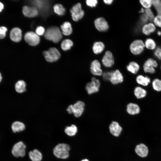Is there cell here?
Returning a JSON list of instances; mask_svg holds the SVG:
<instances>
[{"mask_svg": "<svg viewBox=\"0 0 161 161\" xmlns=\"http://www.w3.org/2000/svg\"><path fill=\"white\" fill-rule=\"evenodd\" d=\"M45 38L55 43H57L62 38V35L60 29L57 27H52L48 28L45 32Z\"/></svg>", "mask_w": 161, "mask_h": 161, "instance_id": "1", "label": "cell"}, {"mask_svg": "<svg viewBox=\"0 0 161 161\" xmlns=\"http://www.w3.org/2000/svg\"><path fill=\"white\" fill-rule=\"evenodd\" d=\"M70 147L68 144L59 143L54 148L53 153L57 157L61 159H66L69 156Z\"/></svg>", "mask_w": 161, "mask_h": 161, "instance_id": "2", "label": "cell"}, {"mask_svg": "<svg viewBox=\"0 0 161 161\" xmlns=\"http://www.w3.org/2000/svg\"><path fill=\"white\" fill-rule=\"evenodd\" d=\"M85 106L83 102L79 100L74 104L69 105L66 110L68 113L73 114L75 117L78 118L83 114L85 110Z\"/></svg>", "mask_w": 161, "mask_h": 161, "instance_id": "3", "label": "cell"}, {"mask_svg": "<svg viewBox=\"0 0 161 161\" xmlns=\"http://www.w3.org/2000/svg\"><path fill=\"white\" fill-rule=\"evenodd\" d=\"M145 48L144 41L140 39L134 40L131 43L129 46L131 52L133 54L136 55L142 54Z\"/></svg>", "mask_w": 161, "mask_h": 161, "instance_id": "4", "label": "cell"}, {"mask_svg": "<svg viewBox=\"0 0 161 161\" xmlns=\"http://www.w3.org/2000/svg\"><path fill=\"white\" fill-rule=\"evenodd\" d=\"M100 86L99 80L95 77H93L91 79V81L86 83L85 88L87 93L91 95L98 92Z\"/></svg>", "mask_w": 161, "mask_h": 161, "instance_id": "5", "label": "cell"}, {"mask_svg": "<svg viewBox=\"0 0 161 161\" xmlns=\"http://www.w3.org/2000/svg\"><path fill=\"white\" fill-rule=\"evenodd\" d=\"M45 60L48 62H53L58 61L61 57V54L55 47H52L43 52Z\"/></svg>", "mask_w": 161, "mask_h": 161, "instance_id": "6", "label": "cell"}, {"mask_svg": "<svg viewBox=\"0 0 161 161\" xmlns=\"http://www.w3.org/2000/svg\"><path fill=\"white\" fill-rule=\"evenodd\" d=\"M158 65L156 60L152 58H149L145 61L143 64V71L146 73L153 74L156 72V68Z\"/></svg>", "mask_w": 161, "mask_h": 161, "instance_id": "7", "label": "cell"}, {"mask_svg": "<svg viewBox=\"0 0 161 161\" xmlns=\"http://www.w3.org/2000/svg\"><path fill=\"white\" fill-rule=\"evenodd\" d=\"M26 146L22 141H19L13 146L12 150V154L16 157H24L26 153Z\"/></svg>", "mask_w": 161, "mask_h": 161, "instance_id": "8", "label": "cell"}, {"mask_svg": "<svg viewBox=\"0 0 161 161\" xmlns=\"http://www.w3.org/2000/svg\"><path fill=\"white\" fill-rule=\"evenodd\" d=\"M72 20L77 21L82 19L84 15V12L82 9L81 4L78 3L74 5L70 10Z\"/></svg>", "mask_w": 161, "mask_h": 161, "instance_id": "9", "label": "cell"}, {"mask_svg": "<svg viewBox=\"0 0 161 161\" xmlns=\"http://www.w3.org/2000/svg\"><path fill=\"white\" fill-rule=\"evenodd\" d=\"M24 38L25 41L31 46L37 45L40 41L39 36L33 32H28L26 33L24 35Z\"/></svg>", "mask_w": 161, "mask_h": 161, "instance_id": "10", "label": "cell"}, {"mask_svg": "<svg viewBox=\"0 0 161 161\" xmlns=\"http://www.w3.org/2000/svg\"><path fill=\"white\" fill-rule=\"evenodd\" d=\"M109 129L110 133L113 136L118 137L120 135L123 128L117 121L113 120L109 126Z\"/></svg>", "mask_w": 161, "mask_h": 161, "instance_id": "11", "label": "cell"}, {"mask_svg": "<svg viewBox=\"0 0 161 161\" xmlns=\"http://www.w3.org/2000/svg\"><path fill=\"white\" fill-rule=\"evenodd\" d=\"M134 152L138 157L141 158L146 157L149 153V149L148 146L143 143L137 144L134 148Z\"/></svg>", "mask_w": 161, "mask_h": 161, "instance_id": "12", "label": "cell"}, {"mask_svg": "<svg viewBox=\"0 0 161 161\" xmlns=\"http://www.w3.org/2000/svg\"><path fill=\"white\" fill-rule=\"evenodd\" d=\"M124 80L123 74L118 69L112 71V72L109 81L112 84L117 85L122 83Z\"/></svg>", "mask_w": 161, "mask_h": 161, "instance_id": "13", "label": "cell"}, {"mask_svg": "<svg viewBox=\"0 0 161 161\" xmlns=\"http://www.w3.org/2000/svg\"><path fill=\"white\" fill-rule=\"evenodd\" d=\"M90 71L92 75L95 76H102L103 73L100 62L97 60L92 61L90 64Z\"/></svg>", "mask_w": 161, "mask_h": 161, "instance_id": "14", "label": "cell"}, {"mask_svg": "<svg viewBox=\"0 0 161 161\" xmlns=\"http://www.w3.org/2000/svg\"><path fill=\"white\" fill-rule=\"evenodd\" d=\"M94 24L96 29L100 32H105L109 29L108 23L103 17H99L95 19L94 21Z\"/></svg>", "mask_w": 161, "mask_h": 161, "instance_id": "15", "label": "cell"}, {"mask_svg": "<svg viewBox=\"0 0 161 161\" xmlns=\"http://www.w3.org/2000/svg\"><path fill=\"white\" fill-rule=\"evenodd\" d=\"M103 65L105 67L110 68L112 67L114 64V61L112 53L109 51H106L102 59Z\"/></svg>", "mask_w": 161, "mask_h": 161, "instance_id": "16", "label": "cell"}, {"mask_svg": "<svg viewBox=\"0 0 161 161\" xmlns=\"http://www.w3.org/2000/svg\"><path fill=\"white\" fill-rule=\"evenodd\" d=\"M22 13L25 16L29 18H32L38 15V11L37 8L35 6H25L23 7Z\"/></svg>", "mask_w": 161, "mask_h": 161, "instance_id": "17", "label": "cell"}, {"mask_svg": "<svg viewBox=\"0 0 161 161\" xmlns=\"http://www.w3.org/2000/svg\"><path fill=\"white\" fill-rule=\"evenodd\" d=\"M126 111L128 114L133 116L139 114L140 112L141 109L137 104L130 102L126 106Z\"/></svg>", "mask_w": 161, "mask_h": 161, "instance_id": "18", "label": "cell"}, {"mask_svg": "<svg viewBox=\"0 0 161 161\" xmlns=\"http://www.w3.org/2000/svg\"><path fill=\"white\" fill-rule=\"evenodd\" d=\"M156 27L153 22H150L143 25L141 31L144 35L148 36L155 31Z\"/></svg>", "mask_w": 161, "mask_h": 161, "instance_id": "19", "label": "cell"}, {"mask_svg": "<svg viewBox=\"0 0 161 161\" xmlns=\"http://www.w3.org/2000/svg\"><path fill=\"white\" fill-rule=\"evenodd\" d=\"M10 39L15 42H18L22 38V32L18 27L13 28L10 31Z\"/></svg>", "mask_w": 161, "mask_h": 161, "instance_id": "20", "label": "cell"}, {"mask_svg": "<svg viewBox=\"0 0 161 161\" xmlns=\"http://www.w3.org/2000/svg\"><path fill=\"white\" fill-rule=\"evenodd\" d=\"M136 83L141 86H147L151 83L150 78L147 76L142 74L138 75L136 78Z\"/></svg>", "mask_w": 161, "mask_h": 161, "instance_id": "21", "label": "cell"}, {"mask_svg": "<svg viewBox=\"0 0 161 161\" xmlns=\"http://www.w3.org/2000/svg\"><path fill=\"white\" fill-rule=\"evenodd\" d=\"M134 94L135 97L138 99H141L145 98L147 95V90L142 86H136L134 90Z\"/></svg>", "mask_w": 161, "mask_h": 161, "instance_id": "22", "label": "cell"}, {"mask_svg": "<svg viewBox=\"0 0 161 161\" xmlns=\"http://www.w3.org/2000/svg\"><path fill=\"white\" fill-rule=\"evenodd\" d=\"M127 70L133 74H136L140 70V66L139 64L134 61L130 62L126 66Z\"/></svg>", "mask_w": 161, "mask_h": 161, "instance_id": "23", "label": "cell"}, {"mask_svg": "<svg viewBox=\"0 0 161 161\" xmlns=\"http://www.w3.org/2000/svg\"><path fill=\"white\" fill-rule=\"evenodd\" d=\"M11 128L12 131L14 133L24 131L25 128L24 124L22 122L16 121L12 124Z\"/></svg>", "mask_w": 161, "mask_h": 161, "instance_id": "24", "label": "cell"}, {"mask_svg": "<svg viewBox=\"0 0 161 161\" xmlns=\"http://www.w3.org/2000/svg\"><path fill=\"white\" fill-rule=\"evenodd\" d=\"M29 156L32 161H41L42 158L41 153L37 149L30 151L29 153Z\"/></svg>", "mask_w": 161, "mask_h": 161, "instance_id": "25", "label": "cell"}, {"mask_svg": "<svg viewBox=\"0 0 161 161\" xmlns=\"http://www.w3.org/2000/svg\"><path fill=\"white\" fill-rule=\"evenodd\" d=\"M78 131V128L77 126L73 124L66 127L64 130L65 133L70 137L75 136L77 134Z\"/></svg>", "mask_w": 161, "mask_h": 161, "instance_id": "26", "label": "cell"}, {"mask_svg": "<svg viewBox=\"0 0 161 161\" xmlns=\"http://www.w3.org/2000/svg\"><path fill=\"white\" fill-rule=\"evenodd\" d=\"M62 33L65 35H70L72 32V29L71 24L69 22H65L61 26Z\"/></svg>", "mask_w": 161, "mask_h": 161, "instance_id": "27", "label": "cell"}, {"mask_svg": "<svg viewBox=\"0 0 161 161\" xmlns=\"http://www.w3.org/2000/svg\"><path fill=\"white\" fill-rule=\"evenodd\" d=\"M26 84L23 80H20L18 81L15 85V89L18 93H23L26 91Z\"/></svg>", "mask_w": 161, "mask_h": 161, "instance_id": "28", "label": "cell"}, {"mask_svg": "<svg viewBox=\"0 0 161 161\" xmlns=\"http://www.w3.org/2000/svg\"><path fill=\"white\" fill-rule=\"evenodd\" d=\"M144 42L145 48L148 50H154L157 47L156 42L152 38H148Z\"/></svg>", "mask_w": 161, "mask_h": 161, "instance_id": "29", "label": "cell"}, {"mask_svg": "<svg viewBox=\"0 0 161 161\" xmlns=\"http://www.w3.org/2000/svg\"><path fill=\"white\" fill-rule=\"evenodd\" d=\"M105 46L103 43L101 41L95 42L92 47V50L96 54L101 53L104 50Z\"/></svg>", "mask_w": 161, "mask_h": 161, "instance_id": "30", "label": "cell"}, {"mask_svg": "<svg viewBox=\"0 0 161 161\" xmlns=\"http://www.w3.org/2000/svg\"><path fill=\"white\" fill-rule=\"evenodd\" d=\"M151 86L154 91L161 92V79L157 78L154 79L151 82Z\"/></svg>", "mask_w": 161, "mask_h": 161, "instance_id": "31", "label": "cell"}, {"mask_svg": "<svg viewBox=\"0 0 161 161\" xmlns=\"http://www.w3.org/2000/svg\"><path fill=\"white\" fill-rule=\"evenodd\" d=\"M73 45V42L69 39H66L63 41L61 43V47L64 51L69 49Z\"/></svg>", "mask_w": 161, "mask_h": 161, "instance_id": "32", "label": "cell"}, {"mask_svg": "<svg viewBox=\"0 0 161 161\" xmlns=\"http://www.w3.org/2000/svg\"><path fill=\"white\" fill-rule=\"evenodd\" d=\"M54 12L59 16H62L64 14L65 12V9L63 6L61 4H57L53 7Z\"/></svg>", "mask_w": 161, "mask_h": 161, "instance_id": "33", "label": "cell"}, {"mask_svg": "<svg viewBox=\"0 0 161 161\" xmlns=\"http://www.w3.org/2000/svg\"><path fill=\"white\" fill-rule=\"evenodd\" d=\"M47 1L42 0H35L32 1V4L38 9L41 10L46 7L47 4Z\"/></svg>", "mask_w": 161, "mask_h": 161, "instance_id": "34", "label": "cell"}, {"mask_svg": "<svg viewBox=\"0 0 161 161\" xmlns=\"http://www.w3.org/2000/svg\"><path fill=\"white\" fill-rule=\"evenodd\" d=\"M139 2L142 7L145 9L151 8L153 5L151 0H140Z\"/></svg>", "mask_w": 161, "mask_h": 161, "instance_id": "35", "label": "cell"}, {"mask_svg": "<svg viewBox=\"0 0 161 161\" xmlns=\"http://www.w3.org/2000/svg\"><path fill=\"white\" fill-rule=\"evenodd\" d=\"M153 21L156 27L161 28V14H159L155 16Z\"/></svg>", "mask_w": 161, "mask_h": 161, "instance_id": "36", "label": "cell"}, {"mask_svg": "<svg viewBox=\"0 0 161 161\" xmlns=\"http://www.w3.org/2000/svg\"><path fill=\"white\" fill-rule=\"evenodd\" d=\"M144 13L148 17L149 20L153 21L155 16L151 8L145 9Z\"/></svg>", "mask_w": 161, "mask_h": 161, "instance_id": "37", "label": "cell"}, {"mask_svg": "<svg viewBox=\"0 0 161 161\" xmlns=\"http://www.w3.org/2000/svg\"><path fill=\"white\" fill-rule=\"evenodd\" d=\"M154 55L158 59L161 60V47H157L154 50Z\"/></svg>", "mask_w": 161, "mask_h": 161, "instance_id": "38", "label": "cell"}, {"mask_svg": "<svg viewBox=\"0 0 161 161\" xmlns=\"http://www.w3.org/2000/svg\"><path fill=\"white\" fill-rule=\"evenodd\" d=\"M7 30L6 27L4 26L0 27V39H3L5 37Z\"/></svg>", "mask_w": 161, "mask_h": 161, "instance_id": "39", "label": "cell"}, {"mask_svg": "<svg viewBox=\"0 0 161 161\" xmlns=\"http://www.w3.org/2000/svg\"><path fill=\"white\" fill-rule=\"evenodd\" d=\"M36 33L39 35H42L45 32L44 28L41 26L38 27L35 30Z\"/></svg>", "mask_w": 161, "mask_h": 161, "instance_id": "40", "label": "cell"}, {"mask_svg": "<svg viewBox=\"0 0 161 161\" xmlns=\"http://www.w3.org/2000/svg\"><path fill=\"white\" fill-rule=\"evenodd\" d=\"M112 72V71H106L103 72L102 76L103 79L105 80H109Z\"/></svg>", "mask_w": 161, "mask_h": 161, "instance_id": "41", "label": "cell"}, {"mask_svg": "<svg viewBox=\"0 0 161 161\" xmlns=\"http://www.w3.org/2000/svg\"><path fill=\"white\" fill-rule=\"evenodd\" d=\"M97 3V0H87L86 1V5L90 7H95Z\"/></svg>", "mask_w": 161, "mask_h": 161, "instance_id": "42", "label": "cell"}, {"mask_svg": "<svg viewBox=\"0 0 161 161\" xmlns=\"http://www.w3.org/2000/svg\"><path fill=\"white\" fill-rule=\"evenodd\" d=\"M143 14V15L141 17V20L145 24L148 23L147 22L149 19L145 13H144Z\"/></svg>", "mask_w": 161, "mask_h": 161, "instance_id": "43", "label": "cell"}, {"mask_svg": "<svg viewBox=\"0 0 161 161\" xmlns=\"http://www.w3.org/2000/svg\"><path fill=\"white\" fill-rule=\"evenodd\" d=\"M113 0H104L103 1L105 3L107 4L110 5L113 2Z\"/></svg>", "mask_w": 161, "mask_h": 161, "instance_id": "44", "label": "cell"}, {"mask_svg": "<svg viewBox=\"0 0 161 161\" xmlns=\"http://www.w3.org/2000/svg\"><path fill=\"white\" fill-rule=\"evenodd\" d=\"M4 8V5L3 3L0 2V12H1Z\"/></svg>", "mask_w": 161, "mask_h": 161, "instance_id": "45", "label": "cell"}, {"mask_svg": "<svg viewBox=\"0 0 161 161\" xmlns=\"http://www.w3.org/2000/svg\"><path fill=\"white\" fill-rule=\"evenodd\" d=\"M145 9H144L143 8H142L140 10V13H145Z\"/></svg>", "mask_w": 161, "mask_h": 161, "instance_id": "46", "label": "cell"}, {"mask_svg": "<svg viewBox=\"0 0 161 161\" xmlns=\"http://www.w3.org/2000/svg\"><path fill=\"white\" fill-rule=\"evenodd\" d=\"M157 34L159 36H161V31L159 30L157 32Z\"/></svg>", "mask_w": 161, "mask_h": 161, "instance_id": "47", "label": "cell"}, {"mask_svg": "<svg viewBox=\"0 0 161 161\" xmlns=\"http://www.w3.org/2000/svg\"><path fill=\"white\" fill-rule=\"evenodd\" d=\"M80 161H90L89 159L87 158H84L81 160Z\"/></svg>", "mask_w": 161, "mask_h": 161, "instance_id": "48", "label": "cell"}, {"mask_svg": "<svg viewBox=\"0 0 161 161\" xmlns=\"http://www.w3.org/2000/svg\"><path fill=\"white\" fill-rule=\"evenodd\" d=\"M2 79V77L1 73L0 72V83Z\"/></svg>", "mask_w": 161, "mask_h": 161, "instance_id": "49", "label": "cell"}, {"mask_svg": "<svg viewBox=\"0 0 161 161\" xmlns=\"http://www.w3.org/2000/svg\"><path fill=\"white\" fill-rule=\"evenodd\" d=\"M160 68H161V66H160Z\"/></svg>", "mask_w": 161, "mask_h": 161, "instance_id": "50", "label": "cell"}]
</instances>
